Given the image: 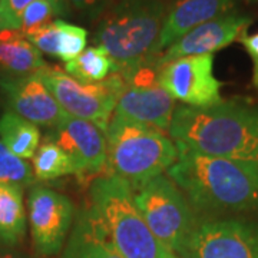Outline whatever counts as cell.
<instances>
[{
	"instance_id": "6da1fadb",
	"label": "cell",
	"mask_w": 258,
	"mask_h": 258,
	"mask_svg": "<svg viewBox=\"0 0 258 258\" xmlns=\"http://www.w3.org/2000/svg\"><path fill=\"white\" fill-rule=\"evenodd\" d=\"M168 131L176 148L258 165V106L248 101L176 106Z\"/></svg>"
},
{
	"instance_id": "7a4b0ae2",
	"label": "cell",
	"mask_w": 258,
	"mask_h": 258,
	"mask_svg": "<svg viewBox=\"0 0 258 258\" xmlns=\"http://www.w3.org/2000/svg\"><path fill=\"white\" fill-rule=\"evenodd\" d=\"M178 149L168 178L195 210L245 212L258 210V165Z\"/></svg>"
},
{
	"instance_id": "3957f363",
	"label": "cell",
	"mask_w": 258,
	"mask_h": 258,
	"mask_svg": "<svg viewBox=\"0 0 258 258\" xmlns=\"http://www.w3.org/2000/svg\"><path fill=\"white\" fill-rule=\"evenodd\" d=\"M166 10L165 0H118L102 15L93 43L109 53L120 74L152 64Z\"/></svg>"
},
{
	"instance_id": "277c9868",
	"label": "cell",
	"mask_w": 258,
	"mask_h": 258,
	"mask_svg": "<svg viewBox=\"0 0 258 258\" xmlns=\"http://www.w3.org/2000/svg\"><path fill=\"white\" fill-rule=\"evenodd\" d=\"M111 175L132 188L162 175L178 159L175 142L164 131L115 115L105 131Z\"/></svg>"
},
{
	"instance_id": "5b68a950",
	"label": "cell",
	"mask_w": 258,
	"mask_h": 258,
	"mask_svg": "<svg viewBox=\"0 0 258 258\" xmlns=\"http://www.w3.org/2000/svg\"><path fill=\"white\" fill-rule=\"evenodd\" d=\"M91 200L93 212L123 257L165 258L168 249L148 228L126 181L116 176L96 179L91 186Z\"/></svg>"
},
{
	"instance_id": "8992f818",
	"label": "cell",
	"mask_w": 258,
	"mask_h": 258,
	"mask_svg": "<svg viewBox=\"0 0 258 258\" xmlns=\"http://www.w3.org/2000/svg\"><path fill=\"white\" fill-rule=\"evenodd\" d=\"M135 189L134 200L148 228L164 248L181 255L198 222L186 197L164 175L155 176Z\"/></svg>"
},
{
	"instance_id": "52a82bcc",
	"label": "cell",
	"mask_w": 258,
	"mask_h": 258,
	"mask_svg": "<svg viewBox=\"0 0 258 258\" xmlns=\"http://www.w3.org/2000/svg\"><path fill=\"white\" fill-rule=\"evenodd\" d=\"M39 75L68 115L89 120L102 132L106 131L125 83L123 75L116 72L98 83L78 82L56 66H47Z\"/></svg>"
},
{
	"instance_id": "ba28073f",
	"label": "cell",
	"mask_w": 258,
	"mask_h": 258,
	"mask_svg": "<svg viewBox=\"0 0 258 258\" xmlns=\"http://www.w3.org/2000/svg\"><path fill=\"white\" fill-rule=\"evenodd\" d=\"M181 258H258V221L218 218L198 221Z\"/></svg>"
},
{
	"instance_id": "9c48e42d",
	"label": "cell",
	"mask_w": 258,
	"mask_h": 258,
	"mask_svg": "<svg viewBox=\"0 0 258 258\" xmlns=\"http://www.w3.org/2000/svg\"><path fill=\"white\" fill-rule=\"evenodd\" d=\"M157 74L158 69L152 64H144L129 75L122 74L125 83L118 96L115 115L165 132L171 126L176 106L158 83Z\"/></svg>"
},
{
	"instance_id": "30bf717a",
	"label": "cell",
	"mask_w": 258,
	"mask_h": 258,
	"mask_svg": "<svg viewBox=\"0 0 258 258\" xmlns=\"http://www.w3.org/2000/svg\"><path fill=\"white\" fill-rule=\"evenodd\" d=\"M158 83L174 101L207 108L222 101L221 82L214 75V55L186 56L158 68Z\"/></svg>"
},
{
	"instance_id": "8fae6325",
	"label": "cell",
	"mask_w": 258,
	"mask_h": 258,
	"mask_svg": "<svg viewBox=\"0 0 258 258\" xmlns=\"http://www.w3.org/2000/svg\"><path fill=\"white\" fill-rule=\"evenodd\" d=\"M29 225L39 255L53 257L64 245L74 222L72 201L55 189L37 185L29 192Z\"/></svg>"
},
{
	"instance_id": "7c38bea8",
	"label": "cell",
	"mask_w": 258,
	"mask_h": 258,
	"mask_svg": "<svg viewBox=\"0 0 258 258\" xmlns=\"http://www.w3.org/2000/svg\"><path fill=\"white\" fill-rule=\"evenodd\" d=\"M251 23L252 18L234 12L222 18L214 19L179 37L171 46L166 47L152 64L158 69L186 56L214 55L215 52L230 46L231 43L238 42L241 35L247 33Z\"/></svg>"
},
{
	"instance_id": "4fadbf2b",
	"label": "cell",
	"mask_w": 258,
	"mask_h": 258,
	"mask_svg": "<svg viewBox=\"0 0 258 258\" xmlns=\"http://www.w3.org/2000/svg\"><path fill=\"white\" fill-rule=\"evenodd\" d=\"M0 92L8 111L36 126L55 128L66 116V112L49 92L39 72L20 78H2Z\"/></svg>"
},
{
	"instance_id": "5bb4252c",
	"label": "cell",
	"mask_w": 258,
	"mask_h": 258,
	"mask_svg": "<svg viewBox=\"0 0 258 258\" xmlns=\"http://www.w3.org/2000/svg\"><path fill=\"white\" fill-rule=\"evenodd\" d=\"M72 158L78 175H93L106 166V138L95 123L66 113L47 135Z\"/></svg>"
},
{
	"instance_id": "9a60e30c",
	"label": "cell",
	"mask_w": 258,
	"mask_h": 258,
	"mask_svg": "<svg viewBox=\"0 0 258 258\" xmlns=\"http://www.w3.org/2000/svg\"><path fill=\"white\" fill-rule=\"evenodd\" d=\"M234 6L235 0H175L166 10L155 46V59L189 30L232 13Z\"/></svg>"
},
{
	"instance_id": "2e32d148",
	"label": "cell",
	"mask_w": 258,
	"mask_h": 258,
	"mask_svg": "<svg viewBox=\"0 0 258 258\" xmlns=\"http://www.w3.org/2000/svg\"><path fill=\"white\" fill-rule=\"evenodd\" d=\"M60 258H125L109 238L92 207L78 215Z\"/></svg>"
},
{
	"instance_id": "e0dca14e",
	"label": "cell",
	"mask_w": 258,
	"mask_h": 258,
	"mask_svg": "<svg viewBox=\"0 0 258 258\" xmlns=\"http://www.w3.org/2000/svg\"><path fill=\"white\" fill-rule=\"evenodd\" d=\"M23 36L40 53L53 56L66 63L81 55L88 42L86 29L68 23L60 19H56L53 22L36 30H32Z\"/></svg>"
},
{
	"instance_id": "ac0fdd59",
	"label": "cell",
	"mask_w": 258,
	"mask_h": 258,
	"mask_svg": "<svg viewBox=\"0 0 258 258\" xmlns=\"http://www.w3.org/2000/svg\"><path fill=\"white\" fill-rule=\"evenodd\" d=\"M47 66L42 53L19 30H0V79L37 74Z\"/></svg>"
},
{
	"instance_id": "d6986e66",
	"label": "cell",
	"mask_w": 258,
	"mask_h": 258,
	"mask_svg": "<svg viewBox=\"0 0 258 258\" xmlns=\"http://www.w3.org/2000/svg\"><path fill=\"white\" fill-rule=\"evenodd\" d=\"M26 234L23 189L19 185L0 182V242L15 247Z\"/></svg>"
},
{
	"instance_id": "ffe728a7",
	"label": "cell",
	"mask_w": 258,
	"mask_h": 258,
	"mask_svg": "<svg viewBox=\"0 0 258 258\" xmlns=\"http://www.w3.org/2000/svg\"><path fill=\"white\" fill-rule=\"evenodd\" d=\"M0 139L22 159H30L40 145V131L35 123L6 111L0 116Z\"/></svg>"
},
{
	"instance_id": "44dd1931",
	"label": "cell",
	"mask_w": 258,
	"mask_h": 258,
	"mask_svg": "<svg viewBox=\"0 0 258 258\" xmlns=\"http://www.w3.org/2000/svg\"><path fill=\"white\" fill-rule=\"evenodd\" d=\"M64 72L78 82L98 83L105 81L109 75L116 74L118 68L103 47L91 46L64 64Z\"/></svg>"
},
{
	"instance_id": "7402d4cb",
	"label": "cell",
	"mask_w": 258,
	"mask_h": 258,
	"mask_svg": "<svg viewBox=\"0 0 258 258\" xmlns=\"http://www.w3.org/2000/svg\"><path fill=\"white\" fill-rule=\"evenodd\" d=\"M33 175L40 181H52L60 176L78 175L72 158L52 139L46 138L33 155Z\"/></svg>"
},
{
	"instance_id": "603a6c76",
	"label": "cell",
	"mask_w": 258,
	"mask_h": 258,
	"mask_svg": "<svg viewBox=\"0 0 258 258\" xmlns=\"http://www.w3.org/2000/svg\"><path fill=\"white\" fill-rule=\"evenodd\" d=\"M64 15H68V3L64 0H36L22 13L19 32L26 35Z\"/></svg>"
},
{
	"instance_id": "cb8c5ba5",
	"label": "cell",
	"mask_w": 258,
	"mask_h": 258,
	"mask_svg": "<svg viewBox=\"0 0 258 258\" xmlns=\"http://www.w3.org/2000/svg\"><path fill=\"white\" fill-rule=\"evenodd\" d=\"M0 182L28 186L35 182L33 169L0 141Z\"/></svg>"
},
{
	"instance_id": "d4e9b609",
	"label": "cell",
	"mask_w": 258,
	"mask_h": 258,
	"mask_svg": "<svg viewBox=\"0 0 258 258\" xmlns=\"http://www.w3.org/2000/svg\"><path fill=\"white\" fill-rule=\"evenodd\" d=\"M36 0H0V30H20L22 13Z\"/></svg>"
},
{
	"instance_id": "484cf974",
	"label": "cell",
	"mask_w": 258,
	"mask_h": 258,
	"mask_svg": "<svg viewBox=\"0 0 258 258\" xmlns=\"http://www.w3.org/2000/svg\"><path fill=\"white\" fill-rule=\"evenodd\" d=\"M68 5L74 6L78 12L83 13L88 18H99L108 8L111 6L113 0H64Z\"/></svg>"
},
{
	"instance_id": "4316f807",
	"label": "cell",
	"mask_w": 258,
	"mask_h": 258,
	"mask_svg": "<svg viewBox=\"0 0 258 258\" xmlns=\"http://www.w3.org/2000/svg\"><path fill=\"white\" fill-rule=\"evenodd\" d=\"M245 52L248 53L252 62V86L258 91V32L257 33H244L238 39Z\"/></svg>"
},
{
	"instance_id": "83f0119b",
	"label": "cell",
	"mask_w": 258,
	"mask_h": 258,
	"mask_svg": "<svg viewBox=\"0 0 258 258\" xmlns=\"http://www.w3.org/2000/svg\"><path fill=\"white\" fill-rule=\"evenodd\" d=\"M0 258H29L22 252H18L15 249L8 248V247H0Z\"/></svg>"
},
{
	"instance_id": "f1b7e54d",
	"label": "cell",
	"mask_w": 258,
	"mask_h": 258,
	"mask_svg": "<svg viewBox=\"0 0 258 258\" xmlns=\"http://www.w3.org/2000/svg\"><path fill=\"white\" fill-rule=\"evenodd\" d=\"M165 258H181V257H178L176 254H174V252H171V251H166Z\"/></svg>"
},
{
	"instance_id": "f546056e",
	"label": "cell",
	"mask_w": 258,
	"mask_h": 258,
	"mask_svg": "<svg viewBox=\"0 0 258 258\" xmlns=\"http://www.w3.org/2000/svg\"><path fill=\"white\" fill-rule=\"evenodd\" d=\"M252 2H258V0H252Z\"/></svg>"
}]
</instances>
